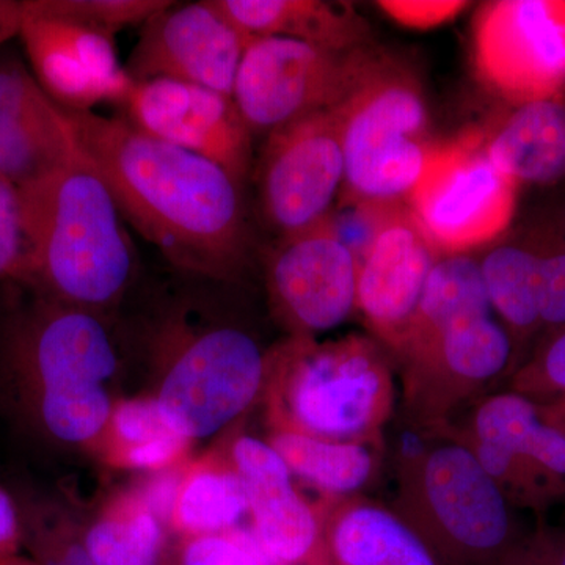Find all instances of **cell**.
Here are the masks:
<instances>
[{"instance_id":"cell-1","label":"cell","mask_w":565,"mask_h":565,"mask_svg":"<svg viewBox=\"0 0 565 565\" xmlns=\"http://www.w3.org/2000/svg\"><path fill=\"white\" fill-rule=\"evenodd\" d=\"M65 114L122 218L167 262L212 280L241 273L250 247L243 188L222 167L139 131L126 118Z\"/></svg>"},{"instance_id":"cell-2","label":"cell","mask_w":565,"mask_h":565,"mask_svg":"<svg viewBox=\"0 0 565 565\" xmlns=\"http://www.w3.org/2000/svg\"><path fill=\"white\" fill-rule=\"evenodd\" d=\"M24 259L17 282L32 292L104 313L134 274L132 241L120 207L84 154L18 188Z\"/></svg>"},{"instance_id":"cell-3","label":"cell","mask_w":565,"mask_h":565,"mask_svg":"<svg viewBox=\"0 0 565 565\" xmlns=\"http://www.w3.org/2000/svg\"><path fill=\"white\" fill-rule=\"evenodd\" d=\"M273 430L337 441H377L394 384L381 345L362 334L318 343L292 337L267 355Z\"/></svg>"},{"instance_id":"cell-4","label":"cell","mask_w":565,"mask_h":565,"mask_svg":"<svg viewBox=\"0 0 565 565\" xmlns=\"http://www.w3.org/2000/svg\"><path fill=\"white\" fill-rule=\"evenodd\" d=\"M333 110L344 158L341 204L407 202L438 143L415 74L364 50L351 87Z\"/></svg>"},{"instance_id":"cell-5","label":"cell","mask_w":565,"mask_h":565,"mask_svg":"<svg viewBox=\"0 0 565 565\" xmlns=\"http://www.w3.org/2000/svg\"><path fill=\"white\" fill-rule=\"evenodd\" d=\"M396 508L441 565H494L525 534L514 505L456 437L401 468Z\"/></svg>"},{"instance_id":"cell-6","label":"cell","mask_w":565,"mask_h":565,"mask_svg":"<svg viewBox=\"0 0 565 565\" xmlns=\"http://www.w3.org/2000/svg\"><path fill=\"white\" fill-rule=\"evenodd\" d=\"M156 351L162 371L156 399L192 441L236 422L266 386V353L228 323H200L181 311L162 323Z\"/></svg>"},{"instance_id":"cell-7","label":"cell","mask_w":565,"mask_h":565,"mask_svg":"<svg viewBox=\"0 0 565 565\" xmlns=\"http://www.w3.org/2000/svg\"><path fill=\"white\" fill-rule=\"evenodd\" d=\"M117 370V348L102 313L33 292L0 319L6 404L65 386H106Z\"/></svg>"},{"instance_id":"cell-8","label":"cell","mask_w":565,"mask_h":565,"mask_svg":"<svg viewBox=\"0 0 565 565\" xmlns=\"http://www.w3.org/2000/svg\"><path fill=\"white\" fill-rule=\"evenodd\" d=\"M516 192L487 156L484 136L470 132L435 145L405 204L441 256L467 255L503 236Z\"/></svg>"},{"instance_id":"cell-9","label":"cell","mask_w":565,"mask_h":565,"mask_svg":"<svg viewBox=\"0 0 565 565\" xmlns=\"http://www.w3.org/2000/svg\"><path fill=\"white\" fill-rule=\"evenodd\" d=\"M479 79L509 106L565 93V0H494L476 13Z\"/></svg>"},{"instance_id":"cell-10","label":"cell","mask_w":565,"mask_h":565,"mask_svg":"<svg viewBox=\"0 0 565 565\" xmlns=\"http://www.w3.org/2000/svg\"><path fill=\"white\" fill-rule=\"evenodd\" d=\"M364 50L337 52L296 40L253 39L237 71L233 102L253 136L267 137L338 106Z\"/></svg>"},{"instance_id":"cell-11","label":"cell","mask_w":565,"mask_h":565,"mask_svg":"<svg viewBox=\"0 0 565 565\" xmlns=\"http://www.w3.org/2000/svg\"><path fill=\"white\" fill-rule=\"evenodd\" d=\"M343 182L340 121L333 109L316 111L267 136L256 185L264 218L280 236L329 215Z\"/></svg>"},{"instance_id":"cell-12","label":"cell","mask_w":565,"mask_h":565,"mask_svg":"<svg viewBox=\"0 0 565 565\" xmlns=\"http://www.w3.org/2000/svg\"><path fill=\"white\" fill-rule=\"evenodd\" d=\"M405 411L418 426L441 427L460 405L512 371L514 345L492 316L460 319L399 356Z\"/></svg>"},{"instance_id":"cell-13","label":"cell","mask_w":565,"mask_h":565,"mask_svg":"<svg viewBox=\"0 0 565 565\" xmlns=\"http://www.w3.org/2000/svg\"><path fill=\"white\" fill-rule=\"evenodd\" d=\"M359 264L334 228L332 212L286 234L267 262L275 313L292 337L337 329L355 310Z\"/></svg>"},{"instance_id":"cell-14","label":"cell","mask_w":565,"mask_h":565,"mask_svg":"<svg viewBox=\"0 0 565 565\" xmlns=\"http://www.w3.org/2000/svg\"><path fill=\"white\" fill-rule=\"evenodd\" d=\"M252 40L215 0H170L141 25L125 66L134 82H185L233 98L237 71Z\"/></svg>"},{"instance_id":"cell-15","label":"cell","mask_w":565,"mask_h":565,"mask_svg":"<svg viewBox=\"0 0 565 565\" xmlns=\"http://www.w3.org/2000/svg\"><path fill=\"white\" fill-rule=\"evenodd\" d=\"M121 109L134 128L217 163L244 188L253 134L232 96L185 82H134Z\"/></svg>"},{"instance_id":"cell-16","label":"cell","mask_w":565,"mask_h":565,"mask_svg":"<svg viewBox=\"0 0 565 565\" xmlns=\"http://www.w3.org/2000/svg\"><path fill=\"white\" fill-rule=\"evenodd\" d=\"M20 39L33 77L63 110L121 107L128 98L134 81L110 36L36 13L24 0Z\"/></svg>"},{"instance_id":"cell-17","label":"cell","mask_w":565,"mask_h":565,"mask_svg":"<svg viewBox=\"0 0 565 565\" xmlns=\"http://www.w3.org/2000/svg\"><path fill=\"white\" fill-rule=\"evenodd\" d=\"M407 204H393L373 247L359 264L356 310L371 332L396 351L414 319L427 277L440 259Z\"/></svg>"},{"instance_id":"cell-18","label":"cell","mask_w":565,"mask_h":565,"mask_svg":"<svg viewBox=\"0 0 565 565\" xmlns=\"http://www.w3.org/2000/svg\"><path fill=\"white\" fill-rule=\"evenodd\" d=\"M81 156L65 110L17 58H0V177L31 184Z\"/></svg>"},{"instance_id":"cell-19","label":"cell","mask_w":565,"mask_h":565,"mask_svg":"<svg viewBox=\"0 0 565 565\" xmlns=\"http://www.w3.org/2000/svg\"><path fill=\"white\" fill-rule=\"evenodd\" d=\"M330 565H441L414 527L384 505L338 498L321 508Z\"/></svg>"},{"instance_id":"cell-20","label":"cell","mask_w":565,"mask_h":565,"mask_svg":"<svg viewBox=\"0 0 565 565\" xmlns=\"http://www.w3.org/2000/svg\"><path fill=\"white\" fill-rule=\"evenodd\" d=\"M511 107L484 136L490 161L516 185L565 180V96Z\"/></svg>"},{"instance_id":"cell-21","label":"cell","mask_w":565,"mask_h":565,"mask_svg":"<svg viewBox=\"0 0 565 565\" xmlns=\"http://www.w3.org/2000/svg\"><path fill=\"white\" fill-rule=\"evenodd\" d=\"M250 39H288L323 50H363L370 28L344 3L322 0H215Z\"/></svg>"},{"instance_id":"cell-22","label":"cell","mask_w":565,"mask_h":565,"mask_svg":"<svg viewBox=\"0 0 565 565\" xmlns=\"http://www.w3.org/2000/svg\"><path fill=\"white\" fill-rule=\"evenodd\" d=\"M245 487L248 530L270 565H318L326 561L321 509L305 500L292 476Z\"/></svg>"},{"instance_id":"cell-23","label":"cell","mask_w":565,"mask_h":565,"mask_svg":"<svg viewBox=\"0 0 565 565\" xmlns=\"http://www.w3.org/2000/svg\"><path fill=\"white\" fill-rule=\"evenodd\" d=\"M481 266L490 307L503 321L514 345L511 373L525 362L527 348L541 338L539 303V230L487 253Z\"/></svg>"},{"instance_id":"cell-24","label":"cell","mask_w":565,"mask_h":565,"mask_svg":"<svg viewBox=\"0 0 565 565\" xmlns=\"http://www.w3.org/2000/svg\"><path fill=\"white\" fill-rule=\"evenodd\" d=\"M456 438L508 449L565 481V430L546 422L539 405L523 394L508 390L487 396Z\"/></svg>"},{"instance_id":"cell-25","label":"cell","mask_w":565,"mask_h":565,"mask_svg":"<svg viewBox=\"0 0 565 565\" xmlns=\"http://www.w3.org/2000/svg\"><path fill=\"white\" fill-rule=\"evenodd\" d=\"M248 515L243 478L222 449L204 452L185 463L169 530L181 539L225 533Z\"/></svg>"},{"instance_id":"cell-26","label":"cell","mask_w":565,"mask_h":565,"mask_svg":"<svg viewBox=\"0 0 565 565\" xmlns=\"http://www.w3.org/2000/svg\"><path fill=\"white\" fill-rule=\"evenodd\" d=\"M267 441L292 476L332 500L359 492L377 473V441L326 440L289 430H273Z\"/></svg>"},{"instance_id":"cell-27","label":"cell","mask_w":565,"mask_h":565,"mask_svg":"<svg viewBox=\"0 0 565 565\" xmlns=\"http://www.w3.org/2000/svg\"><path fill=\"white\" fill-rule=\"evenodd\" d=\"M492 313L481 266L468 255L440 256L429 277L414 319L397 345V359L418 348L452 323Z\"/></svg>"},{"instance_id":"cell-28","label":"cell","mask_w":565,"mask_h":565,"mask_svg":"<svg viewBox=\"0 0 565 565\" xmlns=\"http://www.w3.org/2000/svg\"><path fill=\"white\" fill-rule=\"evenodd\" d=\"M166 530L131 489L104 505L82 542L95 565H163Z\"/></svg>"},{"instance_id":"cell-29","label":"cell","mask_w":565,"mask_h":565,"mask_svg":"<svg viewBox=\"0 0 565 565\" xmlns=\"http://www.w3.org/2000/svg\"><path fill=\"white\" fill-rule=\"evenodd\" d=\"M509 390L530 397L546 422L565 430V327L535 343L512 373Z\"/></svg>"},{"instance_id":"cell-30","label":"cell","mask_w":565,"mask_h":565,"mask_svg":"<svg viewBox=\"0 0 565 565\" xmlns=\"http://www.w3.org/2000/svg\"><path fill=\"white\" fill-rule=\"evenodd\" d=\"M170 0H25L36 13L74 22L115 39L122 29L143 25Z\"/></svg>"},{"instance_id":"cell-31","label":"cell","mask_w":565,"mask_h":565,"mask_svg":"<svg viewBox=\"0 0 565 565\" xmlns=\"http://www.w3.org/2000/svg\"><path fill=\"white\" fill-rule=\"evenodd\" d=\"M173 435L182 434L174 429L156 396L115 401L109 424L96 452L107 462L129 449L154 444Z\"/></svg>"},{"instance_id":"cell-32","label":"cell","mask_w":565,"mask_h":565,"mask_svg":"<svg viewBox=\"0 0 565 565\" xmlns=\"http://www.w3.org/2000/svg\"><path fill=\"white\" fill-rule=\"evenodd\" d=\"M21 512L22 544L36 565H95L82 542V531L52 505L35 504Z\"/></svg>"},{"instance_id":"cell-33","label":"cell","mask_w":565,"mask_h":565,"mask_svg":"<svg viewBox=\"0 0 565 565\" xmlns=\"http://www.w3.org/2000/svg\"><path fill=\"white\" fill-rule=\"evenodd\" d=\"M539 303L541 338L565 327V233L556 226L539 230Z\"/></svg>"},{"instance_id":"cell-34","label":"cell","mask_w":565,"mask_h":565,"mask_svg":"<svg viewBox=\"0 0 565 565\" xmlns=\"http://www.w3.org/2000/svg\"><path fill=\"white\" fill-rule=\"evenodd\" d=\"M180 565H270L248 527L182 539Z\"/></svg>"},{"instance_id":"cell-35","label":"cell","mask_w":565,"mask_h":565,"mask_svg":"<svg viewBox=\"0 0 565 565\" xmlns=\"http://www.w3.org/2000/svg\"><path fill=\"white\" fill-rule=\"evenodd\" d=\"M222 451L245 484L292 476L288 465L269 441L250 435H236Z\"/></svg>"},{"instance_id":"cell-36","label":"cell","mask_w":565,"mask_h":565,"mask_svg":"<svg viewBox=\"0 0 565 565\" xmlns=\"http://www.w3.org/2000/svg\"><path fill=\"white\" fill-rule=\"evenodd\" d=\"M24 250L18 189L0 177V281L18 280Z\"/></svg>"},{"instance_id":"cell-37","label":"cell","mask_w":565,"mask_h":565,"mask_svg":"<svg viewBox=\"0 0 565 565\" xmlns=\"http://www.w3.org/2000/svg\"><path fill=\"white\" fill-rule=\"evenodd\" d=\"M377 6L401 25L427 31L455 20L470 3L462 0H381Z\"/></svg>"},{"instance_id":"cell-38","label":"cell","mask_w":565,"mask_h":565,"mask_svg":"<svg viewBox=\"0 0 565 565\" xmlns=\"http://www.w3.org/2000/svg\"><path fill=\"white\" fill-rule=\"evenodd\" d=\"M494 565H565V527L539 523Z\"/></svg>"},{"instance_id":"cell-39","label":"cell","mask_w":565,"mask_h":565,"mask_svg":"<svg viewBox=\"0 0 565 565\" xmlns=\"http://www.w3.org/2000/svg\"><path fill=\"white\" fill-rule=\"evenodd\" d=\"M185 463L159 471V473L148 475L140 484L134 487V492L139 494L140 500L150 509L152 514L161 520L167 530H169L174 504H177Z\"/></svg>"},{"instance_id":"cell-40","label":"cell","mask_w":565,"mask_h":565,"mask_svg":"<svg viewBox=\"0 0 565 565\" xmlns=\"http://www.w3.org/2000/svg\"><path fill=\"white\" fill-rule=\"evenodd\" d=\"M22 545L20 505L0 486V561L18 555Z\"/></svg>"},{"instance_id":"cell-41","label":"cell","mask_w":565,"mask_h":565,"mask_svg":"<svg viewBox=\"0 0 565 565\" xmlns=\"http://www.w3.org/2000/svg\"><path fill=\"white\" fill-rule=\"evenodd\" d=\"M24 0H0V46L20 36Z\"/></svg>"},{"instance_id":"cell-42","label":"cell","mask_w":565,"mask_h":565,"mask_svg":"<svg viewBox=\"0 0 565 565\" xmlns=\"http://www.w3.org/2000/svg\"><path fill=\"white\" fill-rule=\"evenodd\" d=\"M0 565H36L35 561L28 557L11 556L9 559L0 561Z\"/></svg>"},{"instance_id":"cell-43","label":"cell","mask_w":565,"mask_h":565,"mask_svg":"<svg viewBox=\"0 0 565 565\" xmlns=\"http://www.w3.org/2000/svg\"><path fill=\"white\" fill-rule=\"evenodd\" d=\"M318 565H330V564H329V563H327V561H323V563L318 564Z\"/></svg>"}]
</instances>
